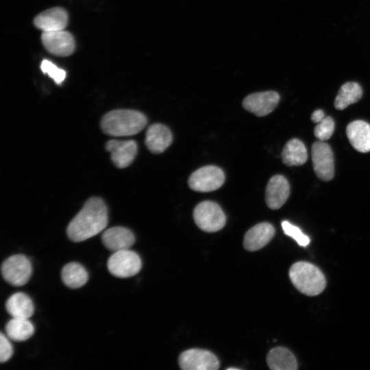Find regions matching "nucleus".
Returning <instances> with one entry per match:
<instances>
[{
  "instance_id": "f257e3e1",
  "label": "nucleus",
  "mask_w": 370,
  "mask_h": 370,
  "mask_svg": "<svg viewBox=\"0 0 370 370\" xmlns=\"http://www.w3.org/2000/svg\"><path fill=\"white\" fill-rule=\"evenodd\" d=\"M108 223L105 203L99 197H92L68 225L67 236L73 242H82L102 232Z\"/></svg>"
},
{
  "instance_id": "f03ea898",
  "label": "nucleus",
  "mask_w": 370,
  "mask_h": 370,
  "mask_svg": "<svg viewBox=\"0 0 370 370\" xmlns=\"http://www.w3.org/2000/svg\"><path fill=\"white\" fill-rule=\"evenodd\" d=\"M147 122L145 114L139 111L119 109L106 114L101 119V127L109 136H126L140 132Z\"/></svg>"
},
{
  "instance_id": "7ed1b4c3",
  "label": "nucleus",
  "mask_w": 370,
  "mask_h": 370,
  "mask_svg": "<svg viewBox=\"0 0 370 370\" xmlns=\"http://www.w3.org/2000/svg\"><path fill=\"white\" fill-rule=\"evenodd\" d=\"M289 278L294 286L308 296L319 295L325 288L326 281L322 271L312 263L299 261L289 270Z\"/></svg>"
},
{
  "instance_id": "20e7f679",
  "label": "nucleus",
  "mask_w": 370,
  "mask_h": 370,
  "mask_svg": "<svg viewBox=\"0 0 370 370\" xmlns=\"http://www.w3.org/2000/svg\"><path fill=\"white\" fill-rule=\"evenodd\" d=\"M196 225L203 231L214 232L222 229L226 218L219 204L211 201L199 203L193 211Z\"/></svg>"
},
{
  "instance_id": "39448f33",
  "label": "nucleus",
  "mask_w": 370,
  "mask_h": 370,
  "mask_svg": "<svg viewBox=\"0 0 370 370\" xmlns=\"http://www.w3.org/2000/svg\"><path fill=\"white\" fill-rule=\"evenodd\" d=\"M109 272L121 278H130L137 274L142 267V262L137 253L130 249L114 252L107 262Z\"/></svg>"
},
{
  "instance_id": "423d86ee",
  "label": "nucleus",
  "mask_w": 370,
  "mask_h": 370,
  "mask_svg": "<svg viewBox=\"0 0 370 370\" xmlns=\"http://www.w3.org/2000/svg\"><path fill=\"white\" fill-rule=\"evenodd\" d=\"M1 271L3 279L8 283L12 286H21L30 279L32 266L25 256L16 254L3 262Z\"/></svg>"
},
{
  "instance_id": "0eeeda50",
  "label": "nucleus",
  "mask_w": 370,
  "mask_h": 370,
  "mask_svg": "<svg viewBox=\"0 0 370 370\" xmlns=\"http://www.w3.org/2000/svg\"><path fill=\"white\" fill-rule=\"evenodd\" d=\"M225 181L221 169L216 166H205L194 171L188 179L189 187L197 192H210L220 188Z\"/></svg>"
},
{
  "instance_id": "6e6552de",
  "label": "nucleus",
  "mask_w": 370,
  "mask_h": 370,
  "mask_svg": "<svg viewBox=\"0 0 370 370\" xmlns=\"http://www.w3.org/2000/svg\"><path fill=\"white\" fill-rule=\"evenodd\" d=\"M312 160L314 171L321 180H331L334 174V160L330 146L319 140L312 145Z\"/></svg>"
},
{
  "instance_id": "1a4fd4ad",
  "label": "nucleus",
  "mask_w": 370,
  "mask_h": 370,
  "mask_svg": "<svg viewBox=\"0 0 370 370\" xmlns=\"http://www.w3.org/2000/svg\"><path fill=\"white\" fill-rule=\"evenodd\" d=\"M179 365L184 370H217L219 362L211 352L190 349L182 352L178 359Z\"/></svg>"
},
{
  "instance_id": "9d476101",
  "label": "nucleus",
  "mask_w": 370,
  "mask_h": 370,
  "mask_svg": "<svg viewBox=\"0 0 370 370\" xmlns=\"http://www.w3.org/2000/svg\"><path fill=\"white\" fill-rule=\"evenodd\" d=\"M41 40L45 48L51 53L62 57L71 55L75 49L73 35L63 30L42 32Z\"/></svg>"
},
{
  "instance_id": "9b49d317",
  "label": "nucleus",
  "mask_w": 370,
  "mask_h": 370,
  "mask_svg": "<svg viewBox=\"0 0 370 370\" xmlns=\"http://www.w3.org/2000/svg\"><path fill=\"white\" fill-rule=\"evenodd\" d=\"M280 99L278 92L273 90L258 92L247 95L243 101V108L258 116L270 114Z\"/></svg>"
},
{
  "instance_id": "f8f14e48",
  "label": "nucleus",
  "mask_w": 370,
  "mask_h": 370,
  "mask_svg": "<svg viewBox=\"0 0 370 370\" xmlns=\"http://www.w3.org/2000/svg\"><path fill=\"white\" fill-rule=\"evenodd\" d=\"M106 149L114 164L119 169L128 166L137 153V144L133 140H110L106 143Z\"/></svg>"
},
{
  "instance_id": "ddd939ff",
  "label": "nucleus",
  "mask_w": 370,
  "mask_h": 370,
  "mask_svg": "<svg viewBox=\"0 0 370 370\" xmlns=\"http://www.w3.org/2000/svg\"><path fill=\"white\" fill-rule=\"evenodd\" d=\"M290 195V185L287 179L282 175L273 176L268 182L265 201L272 210L280 208Z\"/></svg>"
},
{
  "instance_id": "4468645a",
  "label": "nucleus",
  "mask_w": 370,
  "mask_h": 370,
  "mask_svg": "<svg viewBox=\"0 0 370 370\" xmlns=\"http://www.w3.org/2000/svg\"><path fill=\"white\" fill-rule=\"evenodd\" d=\"M101 241L108 250L115 252L129 249L135 242V236L130 229L116 226L104 231Z\"/></svg>"
},
{
  "instance_id": "2eb2a0df",
  "label": "nucleus",
  "mask_w": 370,
  "mask_h": 370,
  "mask_svg": "<svg viewBox=\"0 0 370 370\" xmlns=\"http://www.w3.org/2000/svg\"><path fill=\"white\" fill-rule=\"evenodd\" d=\"M68 14L62 8H53L37 15L34 25L42 32L63 30L68 24Z\"/></svg>"
},
{
  "instance_id": "dca6fc26",
  "label": "nucleus",
  "mask_w": 370,
  "mask_h": 370,
  "mask_svg": "<svg viewBox=\"0 0 370 370\" xmlns=\"http://www.w3.org/2000/svg\"><path fill=\"white\" fill-rule=\"evenodd\" d=\"M275 228L269 223H260L245 234L243 245L246 250L254 251L264 247L273 237Z\"/></svg>"
},
{
  "instance_id": "f3484780",
  "label": "nucleus",
  "mask_w": 370,
  "mask_h": 370,
  "mask_svg": "<svg viewBox=\"0 0 370 370\" xmlns=\"http://www.w3.org/2000/svg\"><path fill=\"white\" fill-rule=\"evenodd\" d=\"M173 140L170 130L161 123H155L149 127L145 134V145L153 153L164 151Z\"/></svg>"
},
{
  "instance_id": "a211bd4d",
  "label": "nucleus",
  "mask_w": 370,
  "mask_h": 370,
  "mask_svg": "<svg viewBox=\"0 0 370 370\" xmlns=\"http://www.w3.org/2000/svg\"><path fill=\"white\" fill-rule=\"evenodd\" d=\"M347 138L352 147L358 151H370V124L362 120L349 123L346 128Z\"/></svg>"
},
{
  "instance_id": "6ab92c4d",
  "label": "nucleus",
  "mask_w": 370,
  "mask_h": 370,
  "mask_svg": "<svg viewBox=\"0 0 370 370\" xmlns=\"http://www.w3.org/2000/svg\"><path fill=\"white\" fill-rule=\"evenodd\" d=\"M7 312L12 318L29 319L34 312V306L30 297L24 293L12 295L5 302Z\"/></svg>"
},
{
  "instance_id": "aec40b11",
  "label": "nucleus",
  "mask_w": 370,
  "mask_h": 370,
  "mask_svg": "<svg viewBox=\"0 0 370 370\" xmlns=\"http://www.w3.org/2000/svg\"><path fill=\"white\" fill-rule=\"evenodd\" d=\"M267 362L272 370H295L297 362L292 352L286 347H277L269 352Z\"/></svg>"
},
{
  "instance_id": "412c9836",
  "label": "nucleus",
  "mask_w": 370,
  "mask_h": 370,
  "mask_svg": "<svg viewBox=\"0 0 370 370\" xmlns=\"http://www.w3.org/2000/svg\"><path fill=\"white\" fill-rule=\"evenodd\" d=\"M281 157L283 163L286 166H301L308 159L307 149L302 141L293 138L284 145Z\"/></svg>"
},
{
  "instance_id": "4be33fe9",
  "label": "nucleus",
  "mask_w": 370,
  "mask_h": 370,
  "mask_svg": "<svg viewBox=\"0 0 370 370\" xmlns=\"http://www.w3.org/2000/svg\"><path fill=\"white\" fill-rule=\"evenodd\" d=\"M61 278L67 287L78 288L87 282L88 274L82 264L73 262L63 267L61 271Z\"/></svg>"
},
{
  "instance_id": "5701e85b",
  "label": "nucleus",
  "mask_w": 370,
  "mask_h": 370,
  "mask_svg": "<svg viewBox=\"0 0 370 370\" xmlns=\"http://www.w3.org/2000/svg\"><path fill=\"white\" fill-rule=\"evenodd\" d=\"M362 96V89L359 84L355 82H348L340 88L334 99L336 109L342 110L349 105L358 102Z\"/></svg>"
},
{
  "instance_id": "b1692460",
  "label": "nucleus",
  "mask_w": 370,
  "mask_h": 370,
  "mask_svg": "<svg viewBox=\"0 0 370 370\" xmlns=\"http://www.w3.org/2000/svg\"><path fill=\"white\" fill-rule=\"evenodd\" d=\"M8 337L17 342L29 338L34 333V326L28 319L12 318L5 325Z\"/></svg>"
},
{
  "instance_id": "393cba45",
  "label": "nucleus",
  "mask_w": 370,
  "mask_h": 370,
  "mask_svg": "<svg viewBox=\"0 0 370 370\" xmlns=\"http://www.w3.org/2000/svg\"><path fill=\"white\" fill-rule=\"evenodd\" d=\"M334 121L331 116H325L314 129V134L319 140L330 138L334 131Z\"/></svg>"
},
{
  "instance_id": "a878e982",
  "label": "nucleus",
  "mask_w": 370,
  "mask_h": 370,
  "mask_svg": "<svg viewBox=\"0 0 370 370\" xmlns=\"http://www.w3.org/2000/svg\"><path fill=\"white\" fill-rule=\"evenodd\" d=\"M282 227L284 234L293 238L300 246L306 247L310 243V238L304 234L298 227L287 221L282 222Z\"/></svg>"
},
{
  "instance_id": "bb28decb",
  "label": "nucleus",
  "mask_w": 370,
  "mask_h": 370,
  "mask_svg": "<svg viewBox=\"0 0 370 370\" xmlns=\"http://www.w3.org/2000/svg\"><path fill=\"white\" fill-rule=\"evenodd\" d=\"M40 69L44 73L48 74L57 84H61L66 77V71L58 68L48 60H43L40 64Z\"/></svg>"
},
{
  "instance_id": "cd10ccee",
  "label": "nucleus",
  "mask_w": 370,
  "mask_h": 370,
  "mask_svg": "<svg viewBox=\"0 0 370 370\" xmlns=\"http://www.w3.org/2000/svg\"><path fill=\"white\" fill-rule=\"evenodd\" d=\"M13 354V349L11 343L5 336L1 332L0 335V361L5 362L8 361Z\"/></svg>"
},
{
  "instance_id": "c85d7f7f",
  "label": "nucleus",
  "mask_w": 370,
  "mask_h": 370,
  "mask_svg": "<svg viewBox=\"0 0 370 370\" xmlns=\"http://www.w3.org/2000/svg\"><path fill=\"white\" fill-rule=\"evenodd\" d=\"M323 110L318 109L314 110L311 115V120L314 123L321 122L325 118Z\"/></svg>"
}]
</instances>
